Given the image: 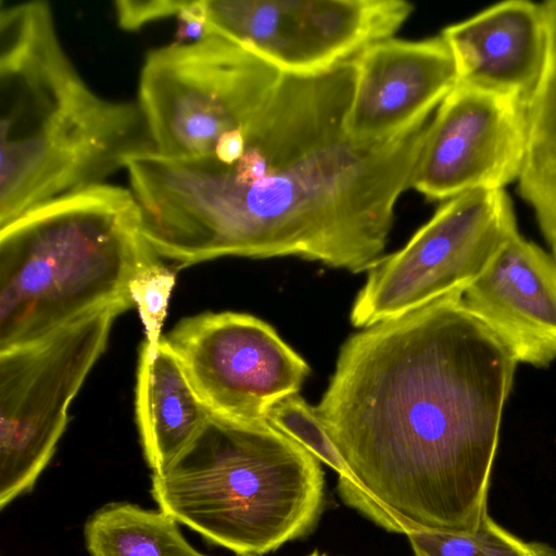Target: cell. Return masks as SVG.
Here are the masks:
<instances>
[{"label": "cell", "mask_w": 556, "mask_h": 556, "mask_svg": "<svg viewBox=\"0 0 556 556\" xmlns=\"http://www.w3.org/2000/svg\"><path fill=\"white\" fill-rule=\"evenodd\" d=\"M355 58L281 72L263 106L199 157L126 163L144 238L179 270L223 256H296L357 274L381 256L431 118L377 142L345 122Z\"/></svg>", "instance_id": "cell-1"}, {"label": "cell", "mask_w": 556, "mask_h": 556, "mask_svg": "<svg viewBox=\"0 0 556 556\" xmlns=\"http://www.w3.org/2000/svg\"><path fill=\"white\" fill-rule=\"evenodd\" d=\"M462 295L351 336L315 407L361 489L409 532H473L488 514L518 364Z\"/></svg>", "instance_id": "cell-2"}, {"label": "cell", "mask_w": 556, "mask_h": 556, "mask_svg": "<svg viewBox=\"0 0 556 556\" xmlns=\"http://www.w3.org/2000/svg\"><path fill=\"white\" fill-rule=\"evenodd\" d=\"M154 150L137 102L99 94L48 1L0 5V227Z\"/></svg>", "instance_id": "cell-3"}, {"label": "cell", "mask_w": 556, "mask_h": 556, "mask_svg": "<svg viewBox=\"0 0 556 556\" xmlns=\"http://www.w3.org/2000/svg\"><path fill=\"white\" fill-rule=\"evenodd\" d=\"M160 260L130 188L104 182L29 210L0 227V352L135 307L131 278Z\"/></svg>", "instance_id": "cell-4"}, {"label": "cell", "mask_w": 556, "mask_h": 556, "mask_svg": "<svg viewBox=\"0 0 556 556\" xmlns=\"http://www.w3.org/2000/svg\"><path fill=\"white\" fill-rule=\"evenodd\" d=\"M160 509L239 556H262L311 533L325 508L320 462L268 421L210 414L160 473Z\"/></svg>", "instance_id": "cell-5"}, {"label": "cell", "mask_w": 556, "mask_h": 556, "mask_svg": "<svg viewBox=\"0 0 556 556\" xmlns=\"http://www.w3.org/2000/svg\"><path fill=\"white\" fill-rule=\"evenodd\" d=\"M280 76L268 61L212 30L148 51L137 103L154 151L172 159L204 155L222 134L254 116Z\"/></svg>", "instance_id": "cell-6"}, {"label": "cell", "mask_w": 556, "mask_h": 556, "mask_svg": "<svg viewBox=\"0 0 556 556\" xmlns=\"http://www.w3.org/2000/svg\"><path fill=\"white\" fill-rule=\"evenodd\" d=\"M129 307L96 311L0 352V508L33 490L63 435L68 408Z\"/></svg>", "instance_id": "cell-7"}, {"label": "cell", "mask_w": 556, "mask_h": 556, "mask_svg": "<svg viewBox=\"0 0 556 556\" xmlns=\"http://www.w3.org/2000/svg\"><path fill=\"white\" fill-rule=\"evenodd\" d=\"M517 231L505 189L468 191L444 201L401 250L367 270L351 323L366 328L463 294Z\"/></svg>", "instance_id": "cell-8"}, {"label": "cell", "mask_w": 556, "mask_h": 556, "mask_svg": "<svg viewBox=\"0 0 556 556\" xmlns=\"http://www.w3.org/2000/svg\"><path fill=\"white\" fill-rule=\"evenodd\" d=\"M205 30L247 47L280 72L313 74L393 37L404 0H201Z\"/></svg>", "instance_id": "cell-9"}, {"label": "cell", "mask_w": 556, "mask_h": 556, "mask_svg": "<svg viewBox=\"0 0 556 556\" xmlns=\"http://www.w3.org/2000/svg\"><path fill=\"white\" fill-rule=\"evenodd\" d=\"M163 338L208 412L238 421L266 420L311 371L271 325L245 313L204 312Z\"/></svg>", "instance_id": "cell-10"}, {"label": "cell", "mask_w": 556, "mask_h": 556, "mask_svg": "<svg viewBox=\"0 0 556 556\" xmlns=\"http://www.w3.org/2000/svg\"><path fill=\"white\" fill-rule=\"evenodd\" d=\"M527 142L526 104L457 83L432 116L410 188L432 201L517 181Z\"/></svg>", "instance_id": "cell-11"}, {"label": "cell", "mask_w": 556, "mask_h": 556, "mask_svg": "<svg viewBox=\"0 0 556 556\" xmlns=\"http://www.w3.org/2000/svg\"><path fill=\"white\" fill-rule=\"evenodd\" d=\"M355 66L345 127L365 142L395 137L430 118L458 83L453 52L442 35L377 41L355 56Z\"/></svg>", "instance_id": "cell-12"}, {"label": "cell", "mask_w": 556, "mask_h": 556, "mask_svg": "<svg viewBox=\"0 0 556 556\" xmlns=\"http://www.w3.org/2000/svg\"><path fill=\"white\" fill-rule=\"evenodd\" d=\"M462 300L517 364L545 368L556 361V254L551 250L518 230Z\"/></svg>", "instance_id": "cell-13"}, {"label": "cell", "mask_w": 556, "mask_h": 556, "mask_svg": "<svg viewBox=\"0 0 556 556\" xmlns=\"http://www.w3.org/2000/svg\"><path fill=\"white\" fill-rule=\"evenodd\" d=\"M458 83L527 104L542 74L546 27L541 3L508 0L445 26Z\"/></svg>", "instance_id": "cell-14"}, {"label": "cell", "mask_w": 556, "mask_h": 556, "mask_svg": "<svg viewBox=\"0 0 556 556\" xmlns=\"http://www.w3.org/2000/svg\"><path fill=\"white\" fill-rule=\"evenodd\" d=\"M135 407L152 473L162 472L187 447L211 414L164 338L140 348Z\"/></svg>", "instance_id": "cell-15"}, {"label": "cell", "mask_w": 556, "mask_h": 556, "mask_svg": "<svg viewBox=\"0 0 556 556\" xmlns=\"http://www.w3.org/2000/svg\"><path fill=\"white\" fill-rule=\"evenodd\" d=\"M541 4L546 53L539 83L526 104V153L517 190L556 254V0Z\"/></svg>", "instance_id": "cell-16"}, {"label": "cell", "mask_w": 556, "mask_h": 556, "mask_svg": "<svg viewBox=\"0 0 556 556\" xmlns=\"http://www.w3.org/2000/svg\"><path fill=\"white\" fill-rule=\"evenodd\" d=\"M84 536L90 556H207L187 542L170 515L130 503L94 511Z\"/></svg>", "instance_id": "cell-17"}, {"label": "cell", "mask_w": 556, "mask_h": 556, "mask_svg": "<svg viewBox=\"0 0 556 556\" xmlns=\"http://www.w3.org/2000/svg\"><path fill=\"white\" fill-rule=\"evenodd\" d=\"M414 556H556L541 542H526L485 514L473 532L417 529L406 534Z\"/></svg>", "instance_id": "cell-18"}, {"label": "cell", "mask_w": 556, "mask_h": 556, "mask_svg": "<svg viewBox=\"0 0 556 556\" xmlns=\"http://www.w3.org/2000/svg\"><path fill=\"white\" fill-rule=\"evenodd\" d=\"M266 421L336 470L339 477L349 479L361 488L315 407L308 405L299 393L275 403L267 412Z\"/></svg>", "instance_id": "cell-19"}, {"label": "cell", "mask_w": 556, "mask_h": 556, "mask_svg": "<svg viewBox=\"0 0 556 556\" xmlns=\"http://www.w3.org/2000/svg\"><path fill=\"white\" fill-rule=\"evenodd\" d=\"M176 273L160 260L139 269L129 282V294L144 326L146 341L150 344H157L163 338L162 327L176 283Z\"/></svg>", "instance_id": "cell-20"}, {"label": "cell", "mask_w": 556, "mask_h": 556, "mask_svg": "<svg viewBox=\"0 0 556 556\" xmlns=\"http://www.w3.org/2000/svg\"><path fill=\"white\" fill-rule=\"evenodd\" d=\"M184 4L185 0H118L114 12L122 29L135 31L152 22L176 17Z\"/></svg>", "instance_id": "cell-21"}, {"label": "cell", "mask_w": 556, "mask_h": 556, "mask_svg": "<svg viewBox=\"0 0 556 556\" xmlns=\"http://www.w3.org/2000/svg\"><path fill=\"white\" fill-rule=\"evenodd\" d=\"M307 556H328V555L326 553H321V552L315 549L312 553H309Z\"/></svg>", "instance_id": "cell-22"}]
</instances>
